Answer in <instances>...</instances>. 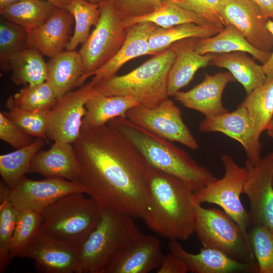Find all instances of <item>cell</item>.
Returning a JSON list of instances; mask_svg holds the SVG:
<instances>
[{
  "instance_id": "cell-8",
  "label": "cell",
  "mask_w": 273,
  "mask_h": 273,
  "mask_svg": "<svg viewBox=\"0 0 273 273\" xmlns=\"http://www.w3.org/2000/svg\"><path fill=\"white\" fill-rule=\"evenodd\" d=\"M100 9L99 22L78 52L82 62L79 87L116 55L126 38V28L111 2L100 4Z\"/></svg>"
},
{
  "instance_id": "cell-24",
  "label": "cell",
  "mask_w": 273,
  "mask_h": 273,
  "mask_svg": "<svg viewBox=\"0 0 273 273\" xmlns=\"http://www.w3.org/2000/svg\"><path fill=\"white\" fill-rule=\"evenodd\" d=\"M195 50L201 55L244 52L252 56L262 64L269 59L271 52L260 50L251 45L235 27L227 25L220 32L212 36L197 39Z\"/></svg>"
},
{
  "instance_id": "cell-39",
  "label": "cell",
  "mask_w": 273,
  "mask_h": 273,
  "mask_svg": "<svg viewBox=\"0 0 273 273\" xmlns=\"http://www.w3.org/2000/svg\"><path fill=\"white\" fill-rule=\"evenodd\" d=\"M41 213L29 209L18 210L15 228L10 246L11 258L17 257L19 252L38 231Z\"/></svg>"
},
{
  "instance_id": "cell-9",
  "label": "cell",
  "mask_w": 273,
  "mask_h": 273,
  "mask_svg": "<svg viewBox=\"0 0 273 273\" xmlns=\"http://www.w3.org/2000/svg\"><path fill=\"white\" fill-rule=\"evenodd\" d=\"M221 159L224 169L223 176L195 192V202L218 205L248 233V212L240 199L248 171L245 167L240 166L229 155H222Z\"/></svg>"
},
{
  "instance_id": "cell-13",
  "label": "cell",
  "mask_w": 273,
  "mask_h": 273,
  "mask_svg": "<svg viewBox=\"0 0 273 273\" xmlns=\"http://www.w3.org/2000/svg\"><path fill=\"white\" fill-rule=\"evenodd\" d=\"M245 168L243 194L250 203L249 228L261 224L273 232V152L255 164L246 161Z\"/></svg>"
},
{
  "instance_id": "cell-38",
  "label": "cell",
  "mask_w": 273,
  "mask_h": 273,
  "mask_svg": "<svg viewBox=\"0 0 273 273\" xmlns=\"http://www.w3.org/2000/svg\"><path fill=\"white\" fill-rule=\"evenodd\" d=\"M249 229V239L257 263L258 272L273 273V232L261 224Z\"/></svg>"
},
{
  "instance_id": "cell-29",
  "label": "cell",
  "mask_w": 273,
  "mask_h": 273,
  "mask_svg": "<svg viewBox=\"0 0 273 273\" xmlns=\"http://www.w3.org/2000/svg\"><path fill=\"white\" fill-rule=\"evenodd\" d=\"M8 71L17 85H34L43 82L47 77V63L42 55L35 49L28 47L14 55L10 59Z\"/></svg>"
},
{
  "instance_id": "cell-46",
  "label": "cell",
  "mask_w": 273,
  "mask_h": 273,
  "mask_svg": "<svg viewBox=\"0 0 273 273\" xmlns=\"http://www.w3.org/2000/svg\"><path fill=\"white\" fill-rule=\"evenodd\" d=\"M261 10L267 19L273 20V0H250Z\"/></svg>"
},
{
  "instance_id": "cell-31",
  "label": "cell",
  "mask_w": 273,
  "mask_h": 273,
  "mask_svg": "<svg viewBox=\"0 0 273 273\" xmlns=\"http://www.w3.org/2000/svg\"><path fill=\"white\" fill-rule=\"evenodd\" d=\"M56 8L43 0H19L0 11V14L28 32L43 24Z\"/></svg>"
},
{
  "instance_id": "cell-43",
  "label": "cell",
  "mask_w": 273,
  "mask_h": 273,
  "mask_svg": "<svg viewBox=\"0 0 273 273\" xmlns=\"http://www.w3.org/2000/svg\"><path fill=\"white\" fill-rule=\"evenodd\" d=\"M189 272L185 263L178 257L169 252L164 255L157 273H187Z\"/></svg>"
},
{
  "instance_id": "cell-14",
  "label": "cell",
  "mask_w": 273,
  "mask_h": 273,
  "mask_svg": "<svg viewBox=\"0 0 273 273\" xmlns=\"http://www.w3.org/2000/svg\"><path fill=\"white\" fill-rule=\"evenodd\" d=\"M85 193L78 181L60 177H47L35 180L23 177L10 189L9 200L18 210L29 209L41 213L60 198L73 193Z\"/></svg>"
},
{
  "instance_id": "cell-34",
  "label": "cell",
  "mask_w": 273,
  "mask_h": 273,
  "mask_svg": "<svg viewBox=\"0 0 273 273\" xmlns=\"http://www.w3.org/2000/svg\"><path fill=\"white\" fill-rule=\"evenodd\" d=\"M66 9L74 18L75 28L65 50L74 51L79 44L86 41L90 35V27L98 23L101 15L100 5L85 0H71Z\"/></svg>"
},
{
  "instance_id": "cell-36",
  "label": "cell",
  "mask_w": 273,
  "mask_h": 273,
  "mask_svg": "<svg viewBox=\"0 0 273 273\" xmlns=\"http://www.w3.org/2000/svg\"><path fill=\"white\" fill-rule=\"evenodd\" d=\"M10 188L0 183V272L6 269L11 259L10 246L18 210L9 200Z\"/></svg>"
},
{
  "instance_id": "cell-42",
  "label": "cell",
  "mask_w": 273,
  "mask_h": 273,
  "mask_svg": "<svg viewBox=\"0 0 273 273\" xmlns=\"http://www.w3.org/2000/svg\"><path fill=\"white\" fill-rule=\"evenodd\" d=\"M0 139L16 149L25 147L35 140L2 112L0 113Z\"/></svg>"
},
{
  "instance_id": "cell-4",
  "label": "cell",
  "mask_w": 273,
  "mask_h": 273,
  "mask_svg": "<svg viewBox=\"0 0 273 273\" xmlns=\"http://www.w3.org/2000/svg\"><path fill=\"white\" fill-rule=\"evenodd\" d=\"M174 58V52L169 48L127 74L116 75L96 84L95 89L105 96L131 97L140 105L155 107L169 97L168 78Z\"/></svg>"
},
{
  "instance_id": "cell-51",
  "label": "cell",
  "mask_w": 273,
  "mask_h": 273,
  "mask_svg": "<svg viewBox=\"0 0 273 273\" xmlns=\"http://www.w3.org/2000/svg\"><path fill=\"white\" fill-rule=\"evenodd\" d=\"M160 1L161 2V3H163L164 2H165V1H168V0H160Z\"/></svg>"
},
{
  "instance_id": "cell-16",
  "label": "cell",
  "mask_w": 273,
  "mask_h": 273,
  "mask_svg": "<svg viewBox=\"0 0 273 273\" xmlns=\"http://www.w3.org/2000/svg\"><path fill=\"white\" fill-rule=\"evenodd\" d=\"M17 257L33 260L41 272L77 273L78 269V249L39 231Z\"/></svg>"
},
{
  "instance_id": "cell-45",
  "label": "cell",
  "mask_w": 273,
  "mask_h": 273,
  "mask_svg": "<svg viewBox=\"0 0 273 273\" xmlns=\"http://www.w3.org/2000/svg\"><path fill=\"white\" fill-rule=\"evenodd\" d=\"M266 27L272 35L273 38V20L268 19ZM263 71L266 75V80L273 77V50L268 60L262 65Z\"/></svg>"
},
{
  "instance_id": "cell-48",
  "label": "cell",
  "mask_w": 273,
  "mask_h": 273,
  "mask_svg": "<svg viewBox=\"0 0 273 273\" xmlns=\"http://www.w3.org/2000/svg\"><path fill=\"white\" fill-rule=\"evenodd\" d=\"M19 0H0V11Z\"/></svg>"
},
{
  "instance_id": "cell-44",
  "label": "cell",
  "mask_w": 273,
  "mask_h": 273,
  "mask_svg": "<svg viewBox=\"0 0 273 273\" xmlns=\"http://www.w3.org/2000/svg\"><path fill=\"white\" fill-rule=\"evenodd\" d=\"M171 1L186 9L198 14L204 18L210 25L215 26L210 15L205 8L203 0Z\"/></svg>"
},
{
  "instance_id": "cell-26",
  "label": "cell",
  "mask_w": 273,
  "mask_h": 273,
  "mask_svg": "<svg viewBox=\"0 0 273 273\" xmlns=\"http://www.w3.org/2000/svg\"><path fill=\"white\" fill-rule=\"evenodd\" d=\"M244 52L214 54L210 65L225 68L244 88L247 95L266 81L262 65Z\"/></svg>"
},
{
  "instance_id": "cell-49",
  "label": "cell",
  "mask_w": 273,
  "mask_h": 273,
  "mask_svg": "<svg viewBox=\"0 0 273 273\" xmlns=\"http://www.w3.org/2000/svg\"><path fill=\"white\" fill-rule=\"evenodd\" d=\"M265 131H266V132L269 137L273 138V116L270 119Z\"/></svg>"
},
{
  "instance_id": "cell-41",
  "label": "cell",
  "mask_w": 273,
  "mask_h": 273,
  "mask_svg": "<svg viewBox=\"0 0 273 273\" xmlns=\"http://www.w3.org/2000/svg\"><path fill=\"white\" fill-rule=\"evenodd\" d=\"M123 22L149 14L162 3L160 0H109Z\"/></svg>"
},
{
  "instance_id": "cell-2",
  "label": "cell",
  "mask_w": 273,
  "mask_h": 273,
  "mask_svg": "<svg viewBox=\"0 0 273 273\" xmlns=\"http://www.w3.org/2000/svg\"><path fill=\"white\" fill-rule=\"evenodd\" d=\"M194 192L182 180L150 167L147 226L169 240H188L195 233Z\"/></svg>"
},
{
  "instance_id": "cell-21",
  "label": "cell",
  "mask_w": 273,
  "mask_h": 273,
  "mask_svg": "<svg viewBox=\"0 0 273 273\" xmlns=\"http://www.w3.org/2000/svg\"><path fill=\"white\" fill-rule=\"evenodd\" d=\"M197 39H184L169 47L174 52L175 58L168 75L169 97H173L180 89L189 84L199 69L210 65L214 54L201 55L197 52L195 46Z\"/></svg>"
},
{
  "instance_id": "cell-3",
  "label": "cell",
  "mask_w": 273,
  "mask_h": 273,
  "mask_svg": "<svg viewBox=\"0 0 273 273\" xmlns=\"http://www.w3.org/2000/svg\"><path fill=\"white\" fill-rule=\"evenodd\" d=\"M107 124L127 139L152 168L175 176L194 193L217 178L187 152L171 142L141 127L127 117H117Z\"/></svg>"
},
{
  "instance_id": "cell-20",
  "label": "cell",
  "mask_w": 273,
  "mask_h": 273,
  "mask_svg": "<svg viewBox=\"0 0 273 273\" xmlns=\"http://www.w3.org/2000/svg\"><path fill=\"white\" fill-rule=\"evenodd\" d=\"M170 252L181 259L188 271L193 273H230L258 272L253 265L236 260L214 249L203 247L198 253L186 251L177 240H169Z\"/></svg>"
},
{
  "instance_id": "cell-37",
  "label": "cell",
  "mask_w": 273,
  "mask_h": 273,
  "mask_svg": "<svg viewBox=\"0 0 273 273\" xmlns=\"http://www.w3.org/2000/svg\"><path fill=\"white\" fill-rule=\"evenodd\" d=\"M29 47L28 32L22 26L2 17L0 20L1 68L8 71L11 58L22 50Z\"/></svg>"
},
{
  "instance_id": "cell-25",
  "label": "cell",
  "mask_w": 273,
  "mask_h": 273,
  "mask_svg": "<svg viewBox=\"0 0 273 273\" xmlns=\"http://www.w3.org/2000/svg\"><path fill=\"white\" fill-rule=\"evenodd\" d=\"M138 105V102L131 97L105 96L96 92L85 104L82 127H99L114 118L126 117L128 111Z\"/></svg>"
},
{
  "instance_id": "cell-1",
  "label": "cell",
  "mask_w": 273,
  "mask_h": 273,
  "mask_svg": "<svg viewBox=\"0 0 273 273\" xmlns=\"http://www.w3.org/2000/svg\"><path fill=\"white\" fill-rule=\"evenodd\" d=\"M73 146L85 194L102 208L143 219L151 166L136 148L107 124L82 127Z\"/></svg>"
},
{
  "instance_id": "cell-12",
  "label": "cell",
  "mask_w": 273,
  "mask_h": 273,
  "mask_svg": "<svg viewBox=\"0 0 273 273\" xmlns=\"http://www.w3.org/2000/svg\"><path fill=\"white\" fill-rule=\"evenodd\" d=\"M96 92L90 81L58 99L50 110L47 138L73 144L80 134L85 104Z\"/></svg>"
},
{
  "instance_id": "cell-6",
  "label": "cell",
  "mask_w": 273,
  "mask_h": 273,
  "mask_svg": "<svg viewBox=\"0 0 273 273\" xmlns=\"http://www.w3.org/2000/svg\"><path fill=\"white\" fill-rule=\"evenodd\" d=\"M136 228L131 216L103 208L98 223L78 249L77 273H101Z\"/></svg>"
},
{
  "instance_id": "cell-27",
  "label": "cell",
  "mask_w": 273,
  "mask_h": 273,
  "mask_svg": "<svg viewBox=\"0 0 273 273\" xmlns=\"http://www.w3.org/2000/svg\"><path fill=\"white\" fill-rule=\"evenodd\" d=\"M47 63L46 81L53 88L58 99L77 86L82 72V62L78 52L64 51L51 58Z\"/></svg>"
},
{
  "instance_id": "cell-17",
  "label": "cell",
  "mask_w": 273,
  "mask_h": 273,
  "mask_svg": "<svg viewBox=\"0 0 273 273\" xmlns=\"http://www.w3.org/2000/svg\"><path fill=\"white\" fill-rule=\"evenodd\" d=\"M220 14L227 25L237 28L255 48L265 52L273 50V38L266 27L267 19L250 0H223Z\"/></svg>"
},
{
  "instance_id": "cell-7",
  "label": "cell",
  "mask_w": 273,
  "mask_h": 273,
  "mask_svg": "<svg viewBox=\"0 0 273 273\" xmlns=\"http://www.w3.org/2000/svg\"><path fill=\"white\" fill-rule=\"evenodd\" d=\"M195 233L203 247L258 267L248 234L223 210L205 208L195 202Z\"/></svg>"
},
{
  "instance_id": "cell-47",
  "label": "cell",
  "mask_w": 273,
  "mask_h": 273,
  "mask_svg": "<svg viewBox=\"0 0 273 273\" xmlns=\"http://www.w3.org/2000/svg\"><path fill=\"white\" fill-rule=\"evenodd\" d=\"M52 4L56 8H65L71 0H43Z\"/></svg>"
},
{
  "instance_id": "cell-11",
  "label": "cell",
  "mask_w": 273,
  "mask_h": 273,
  "mask_svg": "<svg viewBox=\"0 0 273 273\" xmlns=\"http://www.w3.org/2000/svg\"><path fill=\"white\" fill-rule=\"evenodd\" d=\"M164 256L160 241L136 228L101 273H148L159 268Z\"/></svg>"
},
{
  "instance_id": "cell-30",
  "label": "cell",
  "mask_w": 273,
  "mask_h": 273,
  "mask_svg": "<svg viewBox=\"0 0 273 273\" xmlns=\"http://www.w3.org/2000/svg\"><path fill=\"white\" fill-rule=\"evenodd\" d=\"M143 22L153 23L163 28L188 23L210 25L200 15L182 7L171 0L162 3L159 8L149 14L131 18L123 22V23L125 28H127Z\"/></svg>"
},
{
  "instance_id": "cell-35",
  "label": "cell",
  "mask_w": 273,
  "mask_h": 273,
  "mask_svg": "<svg viewBox=\"0 0 273 273\" xmlns=\"http://www.w3.org/2000/svg\"><path fill=\"white\" fill-rule=\"evenodd\" d=\"M58 98L53 88L47 81L25 86L19 92L9 97L6 105L12 108L30 111L50 110Z\"/></svg>"
},
{
  "instance_id": "cell-22",
  "label": "cell",
  "mask_w": 273,
  "mask_h": 273,
  "mask_svg": "<svg viewBox=\"0 0 273 273\" xmlns=\"http://www.w3.org/2000/svg\"><path fill=\"white\" fill-rule=\"evenodd\" d=\"M29 173L78 181L79 166L73 144L55 142L49 150H40L31 162Z\"/></svg>"
},
{
  "instance_id": "cell-32",
  "label": "cell",
  "mask_w": 273,
  "mask_h": 273,
  "mask_svg": "<svg viewBox=\"0 0 273 273\" xmlns=\"http://www.w3.org/2000/svg\"><path fill=\"white\" fill-rule=\"evenodd\" d=\"M44 139L37 138L31 144L0 156V174L2 181L12 188L29 173L31 162L44 146Z\"/></svg>"
},
{
  "instance_id": "cell-10",
  "label": "cell",
  "mask_w": 273,
  "mask_h": 273,
  "mask_svg": "<svg viewBox=\"0 0 273 273\" xmlns=\"http://www.w3.org/2000/svg\"><path fill=\"white\" fill-rule=\"evenodd\" d=\"M131 121L171 142H176L193 150L199 144L186 124L180 109L169 98L154 107L138 105L126 114Z\"/></svg>"
},
{
  "instance_id": "cell-18",
  "label": "cell",
  "mask_w": 273,
  "mask_h": 273,
  "mask_svg": "<svg viewBox=\"0 0 273 273\" xmlns=\"http://www.w3.org/2000/svg\"><path fill=\"white\" fill-rule=\"evenodd\" d=\"M236 80L230 72L213 75L205 73L199 84L187 92L179 91L175 99L185 107L195 110L205 116H216L229 111L222 103V94L226 85Z\"/></svg>"
},
{
  "instance_id": "cell-23",
  "label": "cell",
  "mask_w": 273,
  "mask_h": 273,
  "mask_svg": "<svg viewBox=\"0 0 273 273\" xmlns=\"http://www.w3.org/2000/svg\"><path fill=\"white\" fill-rule=\"evenodd\" d=\"M157 26L153 23L143 22L126 28V38L120 50L109 61L94 73L91 81L94 85L116 75L122 66L130 60L149 55V38Z\"/></svg>"
},
{
  "instance_id": "cell-19",
  "label": "cell",
  "mask_w": 273,
  "mask_h": 273,
  "mask_svg": "<svg viewBox=\"0 0 273 273\" xmlns=\"http://www.w3.org/2000/svg\"><path fill=\"white\" fill-rule=\"evenodd\" d=\"M74 19L65 8H56L41 25L28 32V46L52 58L64 51L71 37Z\"/></svg>"
},
{
  "instance_id": "cell-28",
  "label": "cell",
  "mask_w": 273,
  "mask_h": 273,
  "mask_svg": "<svg viewBox=\"0 0 273 273\" xmlns=\"http://www.w3.org/2000/svg\"><path fill=\"white\" fill-rule=\"evenodd\" d=\"M223 28L194 23H185L168 28L157 26L149 38V55H154L163 52L173 43L184 39H200L212 36Z\"/></svg>"
},
{
  "instance_id": "cell-15",
  "label": "cell",
  "mask_w": 273,
  "mask_h": 273,
  "mask_svg": "<svg viewBox=\"0 0 273 273\" xmlns=\"http://www.w3.org/2000/svg\"><path fill=\"white\" fill-rule=\"evenodd\" d=\"M199 129L207 133H223L239 142L246 156V161L256 163L261 159L262 143L257 135L253 121L247 109L240 104L232 112L211 116H205Z\"/></svg>"
},
{
  "instance_id": "cell-50",
  "label": "cell",
  "mask_w": 273,
  "mask_h": 273,
  "mask_svg": "<svg viewBox=\"0 0 273 273\" xmlns=\"http://www.w3.org/2000/svg\"><path fill=\"white\" fill-rule=\"evenodd\" d=\"M85 1L90 3H92L100 5L101 4H103L108 1V0H85Z\"/></svg>"
},
{
  "instance_id": "cell-40",
  "label": "cell",
  "mask_w": 273,
  "mask_h": 273,
  "mask_svg": "<svg viewBox=\"0 0 273 273\" xmlns=\"http://www.w3.org/2000/svg\"><path fill=\"white\" fill-rule=\"evenodd\" d=\"M4 113L26 133L46 139L50 110L30 111L12 108Z\"/></svg>"
},
{
  "instance_id": "cell-5",
  "label": "cell",
  "mask_w": 273,
  "mask_h": 273,
  "mask_svg": "<svg viewBox=\"0 0 273 273\" xmlns=\"http://www.w3.org/2000/svg\"><path fill=\"white\" fill-rule=\"evenodd\" d=\"M102 208L85 193L68 194L43 210L38 231L78 249L98 223Z\"/></svg>"
},
{
  "instance_id": "cell-33",
  "label": "cell",
  "mask_w": 273,
  "mask_h": 273,
  "mask_svg": "<svg viewBox=\"0 0 273 273\" xmlns=\"http://www.w3.org/2000/svg\"><path fill=\"white\" fill-rule=\"evenodd\" d=\"M240 105L248 111L260 138L273 116V77L247 95Z\"/></svg>"
}]
</instances>
